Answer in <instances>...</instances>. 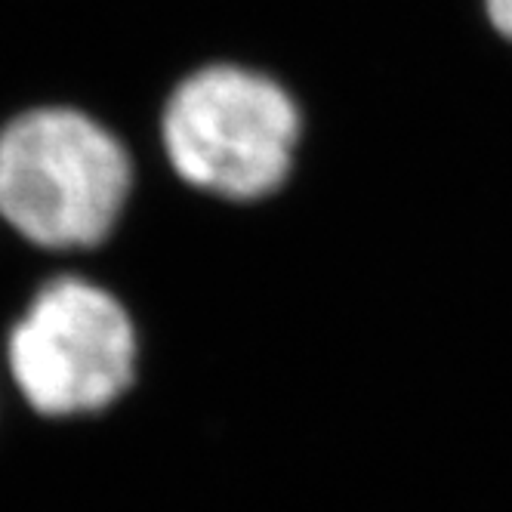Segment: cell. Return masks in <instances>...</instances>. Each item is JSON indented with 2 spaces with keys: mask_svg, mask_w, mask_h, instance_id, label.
<instances>
[{
  "mask_svg": "<svg viewBox=\"0 0 512 512\" xmlns=\"http://www.w3.org/2000/svg\"><path fill=\"white\" fill-rule=\"evenodd\" d=\"M170 170L219 201H263L294 173L303 115L281 81L250 65L210 62L182 78L161 108Z\"/></svg>",
  "mask_w": 512,
  "mask_h": 512,
  "instance_id": "cell-2",
  "label": "cell"
},
{
  "mask_svg": "<svg viewBox=\"0 0 512 512\" xmlns=\"http://www.w3.org/2000/svg\"><path fill=\"white\" fill-rule=\"evenodd\" d=\"M133 176L121 136L75 105H34L0 127V219L41 250L108 241Z\"/></svg>",
  "mask_w": 512,
  "mask_h": 512,
  "instance_id": "cell-1",
  "label": "cell"
},
{
  "mask_svg": "<svg viewBox=\"0 0 512 512\" xmlns=\"http://www.w3.org/2000/svg\"><path fill=\"white\" fill-rule=\"evenodd\" d=\"M139 368L127 306L99 281L59 275L41 284L7 334V371L41 417H87L121 401Z\"/></svg>",
  "mask_w": 512,
  "mask_h": 512,
  "instance_id": "cell-3",
  "label": "cell"
},
{
  "mask_svg": "<svg viewBox=\"0 0 512 512\" xmlns=\"http://www.w3.org/2000/svg\"><path fill=\"white\" fill-rule=\"evenodd\" d=\"M485 13L503 38L512 41V0H485Z\"/></svg>",
  "mask_w": 512,
  "mask_h": 512,
  "instance_id": "cell-4",
  "label": "cell"
}]
</instances>
